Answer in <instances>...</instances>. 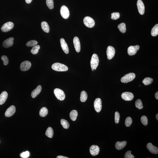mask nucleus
I'll list each match as a JSON object with an SVG mask.
<instances>
[{
    "instance_id": "f257e3e1",
    "label": "nucleus",
    "mask_w": 158,
    "mask_h": 158,
    "mask_svg": "<svg viewBox=\"0 0 158 158\" xmlns=\"http://www.w3.org/2000/svg\"><path fill=\"white\" fill-rule=\"evenodd\" d=\"M52 68L53 70L58 72H65L67 71L68 69L66 65L59 63H55L53 64L52 65Z\"/></svg>"
},
{
    "instance_id": "37998d69",
    "label": "nucleus",
    "mask_w": 158,
    "mask_h": 158,
    "mask_svg": "<svg viewBox=\"0 0 158 158\" xmlns=\"http://www.w3.org/2000/svg\"><path fill=\"white\" fill-rule=\"evenodd\" d=\"M57 158H68V157H66L64 156H59L57 157Z\"/></svg>"
},
{
    "instance_id": "79ce46f5",
    "label": "nucleus",
    "mask_w": 158,
    "mask_h": 158,
    "mask_svg": "<svg viewBox=\"0 0 158 158\" xmlns=\"http://www.w3.org/2000/svg\"><path fill=\"white\" fill-rule=\"evenodd\" d=\"M30 156L29 152L28 151L23 152L21 154L20 156L21 157L23 158H27L29 157Z\"/></svg>"
},
{
    "instance_id": "f3484780",
    "label": "nucleus",
    "mask_w": 158,
    "mask_h": 158,
    "mask_svg": "<svg viewBox=\"0 0 158 158\" xmlns=\"http://www.w3.org/2000/svg\"><path fill=\"white\" fill-rule=\"evenodd\" d=\"M14 38H10L6 40L3 43L2 45L4 47L8 48L12 46L13 44Z\"/></svg>"
},
{
    "instance_id": "c85d7f7f",
    "label": "nucleus",
    "mask_w": 158,
    "mask_h": 158,
    "mask_svg": "<svg viewBox=\"0 0 158 158\" xmlns=\"http://www.w3.org/2000/svg\"><path fill=\"white\" fill-rule=\"evenodd\" d=\"M118 28L122 33H125L126 32V25L124 23H122L118 25Z\"/></svg>"
},
{
    "instance_id": "ddd939ff",
    "label": "nucleus",
    "mask_w": 158,
    "mask_h": 158,
    "mask_svg": "<svg viewBox=\"0 0 158 158\" xmlns=\"http://www.w3.org/2000/svg\"><path fill=\"white\" fill-rule=\"evenodd\" d=\"M139 12L141 15H143L145 12V6L144 4L141 0H138L137 3Z\"/></svg>"
},
{
    "instance_id": "cd10ccee",
    "label": "nucleus",
    "mask_w": 158,
    "mask_h": 158,
    "mask_svg": "<svg viewBox=\"0 0 158 158\" xmlns=\"http://www.w3.org/2000/svg\"><path fill=\"white\" fill-rule=\"evenodd\" d=\"M151 33L153 36H156L158 35V24H156L152 28Z\"/></svg>"
},
{
    "instance_id": "7c9ffc66",
    "label": "nucleus",
    "mask_w": 158,
    "mask_h": 158,
    "mask_svg": "<svg viewBox=\"0 0 158 158\" xmlns=\"http://www.w3.org/2000/svg\"><path fill=\"white\" fill-rule=\"evenodd\" d=\"M153 82V79L150 77H146L142 81V82L145 85L150 84Z\"/></svg>"
},
{
    "instance_id": "473e14b6",
    "label": "nucleus",
    "mask_w": 158,
    "mask_h": 158,
    "mask_svg": "<svg viewBox=\"0 0 158 158\" xmlns=\"http://www.w3.org/2000/svg\"><path fill=\"white\" fill-rule=\"evenodd\" d=\"M40 48L39 45H36L35 46L33 47L31 50V52L33 54L35 55L38 53V51Z\"/></svg>"
},
{
    "instance_id": "49530a36",
    "label": "nucleus",
    "mask_w": 158,
    "mask_h": 158,
    "mask_svg": "<svg viewBox=\"0 0 158 158\" xmlns=\"http://www.w3.org/2000/svg\"><path fill=\"white\" fill-rule=\"evenodd\" d=\"M156 119H157V120H158V114H157L156 115Z\"/></svg>"
},
{
    "instance_id": "b1692460",
    "label": "nucleus",
    "mask_w": 158,
    "mask_h": 158,
    "mask_svg": "<svg viewBox=\"0 0 158 158\" xmlns=\"http://www.w3.org/2000/svg\"><path fill=\"white\" fill-rule=\"evenodd\" d=\"M78 113L76 110H73L69 114L71 120L73 121H75L76 120L78 116Z\"/></svg>"
},
{
    "instance_id": "0eeeda50",
    "label": "nucleus",
    "mask_w": 158,
    "mask_h": 158,
    "mask_svg": "<svg viewBox=\"0 0 158 158\" xmlns=\"http://www.w3.org/2000/svg\"><path fill=\"white\" fill-rule=\"evenodd\" d=\"M14 26L13 23L11 22H8L4 24L1 27V30L3 32H6L10 31Z\"/></svg>"
},
{
    "instance_id": "c756f323",
    "label": "nucleus",
    "mask_w": 158,
    "mask_h": 158,
    "mask_svg": "<svg viewBox=\"0 0 158 158\" xmlns=\"http://www.w3.org/2000/svg\"><path fill=\"white\" fill-rule=\"evenodd\" d=\"M61 123L64 128L66 129L69 128V124L67 121L63 119H61Z\"/></svg>"
},
{
    "instance_id": "393cba45",
    "label": "nucleus",
    "mask_w": 158,
    "mask_h": 158,
    "mask_svg": "<svg viewBox=\"0 0 158 158\" xmlns=\"http://www.w3.org/2000/svg\"><path fill=\"white\" fill-rule=\"evenodd\" d=\"M45 135L48 137L52 138L54 135L53 130L52 127H49L47 129L45 132Z\"/></svg>"
},
{
    "instance_id": "c03bdc74",
    "label": "nucleus",
    "mask_w": 158,
    "mask_h": 158,
    "mask_svg": "<svg viewBox=\"0 0 158 158\" xmlns=\"http://www.w3.org/2000/svg\"><path fill=\"white\" fill-rule=\"evenodd\" d=\"M25 2L27 4H30L32 2V0H25Z\"/></svg>"
},
{
    "instance_id": "5701e85b",
    "label": "nucleus",
    "mask_w": 158,
    "mask_h": 158,
    "mask_svg": "<svg viewBox=\"0 0 158 158\" xmlns=\"http://www.w3.org/2000/svg\"><path fill=\"white\" fill-rule=\"evenodd\" d=\"M41 26L42 29L45 32L48 33L50 31V27L47 23L43 22L41 23Z\"/></svg>"
},
{
    "instance_id": "f704fd0d",
    "label": "nucleus",
    "mask_w": 158,
    "mask_h": 158,
    "mask_svg": "<svg viewBox=\"0 0 158 158\" xmlns=\"http://www.w3.org/2000/svg\"><path fill=\"white\" fill-rule=\"evenodd\" d=\"M38 44L37 41L35 40L30 41L27 42L26 45L29 47H34L36 45Z\"/></svg>"
},
{
    "instance_id": "2eb2a0df",
    "label": "nucleus",
    "mask_w": 158,
    "mask_h": 158,
    "mask_svg": "<svg viewBox=\"0 0 158 158\" xmlns=\"http://www.w3.org/2000/svg\"><path fill=\"white\" fill-rule=\"evenodd\" d=\"M16 112V108L14 105H12L7 109L5 113L6 116L10 117L13 115Z\"/></svg>"
},
{
    "instance_id": "a18cd8bd",
    "label": "nucleus",
    "mask_w": 158,
    "mask_h": 158,
    "mask_svg": "<svg viewBox=\"0 0 158 158\" xmlns=\"http://www.w3.org/2000/svg\"><path fill=\"white\" fill-rule=\"evenodd\" d=\"M155 98H156V99L158 100V92H156V93L155 94Z\"/></svg>"
},
{
    "instance_id": "f8f14e48",
    "label": "nucleus",
    "mask_w": 158,
    "mask_h": 158,
    "mask_svg": "<svg viewBox=\"0 0 158 158\" xmlns=\"http://www.w3.org/2000/svg\"><path fill=\"white\" fill-rule=\"evenodd\" d=\"M121 97L125 100L131 101L133 99L134 95L132 92H125L122 94Z\"/></svg>"
},
{
    "instance_id": "a211bd4d",
    "label": "nucleus",
    "mask_w": 158,
    "mask_h": 158,
    "mask_svg": "<svg viewBox=\"0 0 158 158\" xmlns=\"http://www.w3.org/2000/svg\"><path fill=\"white\" fill-rule=\"evenodd\" d=\"M60 42L61 47L65 53L68 54L69 53V48L65 39L63 38H61L60 40Z\"/></svg>"
},
{
    "instance_id": "72a5a7b5",
    "label": "nucleus",
    "mask_w": 158,
    "mask_h": 158,
    "mask_svg": "<svg viewBox=\"0 0 158 158\" xmlns=\"http://www.w3.org/2000/svg\"><path fill=\"white\" fill-rule=\"evenodd\" d=\"M46 3L49 9H53L54 7L53 0H46Z\"/></svg>"
},
{
    "instance_id": "4be33fe9",
    "label": "nucleus",
    "mask_w": 158,
    "mask_h": 158,
    "mask_svg": "<svg viewBox=\"0 0 158 158\" xmlns=\"http://www.w3.org/2000/svg\"><path fill=\"white\" fill-rule=\"evenodd\" d=\"M8 93L5 91L3 92L0 95V105L5 103L8 97Z\"/></svg>"
},
{
    "instance_id": "4468645a",
    "label": "nucleus",
    "mask_w": 158,
    "mask_h": 158,
    "mask_svg": "<svg viewBox=\"0 0 158 158\" xmlns=\"http://www.w3.org/2000/svg\"><path fill=\"white\" fill-rule=\"evenodd\" d=\"M90 152L92 156H96L99 153L100 148L99 146L97 145H92L90 148Z\"/></svg>"
},
{
    "instance_id": "1a4fd4ad",
    "label": "nucleus",
    "mask_w": 158,
    "mask_h": 158,
    "mask_svg": "<svg viewBox=\"0 0 158 158\" xmlns=\"http://www.w3.org/2000/svg\"><path fill=\"white\" fill-rule=\"evenodd\" d=\"M94 107L96 112H99L101 110L102 108V100L100 98L95 99L94 103Z\"/></svg>"
},
{
    "instance_id": "e433bc0d",
    "label": "nucleus",
    "mask_w": 158,
    "mask_h": 158,
    "mask_svg": "<svg viewBox=\"0 0 158 158\" xmlns=\"http://www.w3.org/2000/svg\"><path fill=\"white\" fill-rule=\"evenodd\" d=\"M141 121L143 124L145 126H146L148 124V119L147 117L146 116L143 115L142 116L141 119Z\"/></svg>"
},
{
    "instance_id": "bb28decb",
    "label": "nucleus",
    "mask_w": 158,
    "mask_h": 158,
    "mask_svg": "<svg viewBox=\"0 0 158 158\" xmlns=\"http://www.w3.org/2000/svg\"><path fill=\"white\" fill-rule=\"evenodd\" d=\"M88 98V95L87 92L85 91H82L81 92L80 100L81 102H86Z\"/></svg>"
},
{
    "instance_id": "412c9836",
    "label": "nucleus",
    "mask_w": 158,
    "mask_h": 158,
    "mask_svg": "<svg viewBox=\"0 0 158 158\" xmlns=\"http://www.w3.org/2000/svg\"><path fill=\"white\" fill-rule=\"evenodd\" d=\"M127 144V142L124 141L122 142L117 141L115 145L116 149L118 150H120L123 149Z\"/></svg>"
},
{
    "instance_id": "6e6552de",
    "label": "nucleus",
    "mask_w": 158,
    "mask_h": 158,
    "mask_svg": "<svg viewBox=\"0 0 158 158\" xmlns=\"http://www.w3.org/2000/svg\"><path fill=\"white\" fill-rule=\"evenodd\" d=\"M115 50L113 47L111 46H108L106 51L108 59L109 60L112 59L115 56Z\"/></svg>"
},
{
    "instance_id": "7ed1b4c3",
    "label": "nucleus",
    "mask_w": 158,
    "mask_h": 158,
    "mask_svg": "<svg viewBox=\"0 0 158 158\" xmlns=\"http://www.w3.org/2000/svg\"><path fill=\"white\" fill-rule=\"evenodd\" d=\"M136 77L135 74L133 73H130L125 75L121 79V82L123 83H126L131 82Z\"/></svg>"
},
{
    "instance_id": "4c0bfd02",
    "label": "nucleus",
    "mask_w": 158,
    "mask_h": 158,
    "mask_svg": "<svg viewBox=\"0 0 158 158\" xmlns=\"http://www.w3.org/2000/svg\"><path fill=\"white\" fill-rule=\"evenodd\" d=\"M120 16V14L119 12H113L111 14V18L112 19L116 20L118 19Z\"/></svg>"
},
{
    "instance_id": "a19ab883",
    "label": "nucleus",
    "mask_w": 158,
    "mask_h": 158,
    "mask_svg": "<svg viewBox=\"0 0 158 158\" xmlns=\"http://www.w3.org/2000/svg\"><path fill=\"white\" fill-rule=\"evenodd\" d=\"M1 59L3 61V64L4 65H8V57L5 55H3L1 57Z\"/></svg>"
},
{
    "instance_id": "f03ea898",
    "label": "nucleus",
    "mask_w": 158,
    "mask_h": 158,
    "mask_svg": "<svg viewBox=\"0 0 158 158\" xmlns=\"http://www.w3.org/2000/svg\"><path fill=\"white\" fill-rule=\"evenodd\" d=\"M99 58L97 55L96 54H93L91 61V67L92 71L96 70L99 66Z\"/></svg>"
},
{
    "instance_id": "20e7f679",
    "label": "nucleus",
    "mask_w": 158,
    "mask_h": 158,
    "mask_svg": "<svg viewBox=\"0 0 158 158\" xmlns=\"http://www.w3.org/2000/svg\"><path fill=\"white\" fill-rule=\"evenodd\" d=\"M54 92L55 96L59 100L62 101L65 99V94L64 92L62 90L56 88L54 90Z\"/></svg>"
},
{
    "instance_id": "9d476101",
    "label": "nucleus",
    "mask_w": 158,
    "mask_h": 158,
    "mask_svg": "<svg viewBox=\"0 0 158 158\" xmlns=\"http://www.w3.org/2000/svg\"><path fill=\"white\" fill-rule=\"evenodd\" d=\"M139 48L140 47L139 45L134 46H131L128 48V53L130 56L134 55L136 54L137 51L139 50Z\"/></svg>"
},
{
    "instance_id": "423d86ee",
    "label": "nucleus",
    "mask_w": 158,
    "mask_h": 158,
    "mask_svg": "<svg viewBox=\"0 0 158 158\" xmlns=\"http://www.w3.org/2000/svg\"><path fill=\"white\" fill-rule=\"evenodd\" d=\"M61 16L65 19H67L69 16L70 13L69 9L66 6L63 5L61 7L60 9Z\"/></svg>"
},
{
    "instance_id": "c9c22d12",
    "label": "nucleus",
    "mask_w": 158,
    "mask_h": 158,
    "mask_svg": "<svg viewBox=\"0 0 158 158\" xmlns=\"http://www.w3.org/2000/svg\"><path fill=\"white\" fill-rule=\"evenodd\" d=\"M132 122V118L130 117H128L125 121V125L127 127H129L131 125Z\"/></svg>"
},
{
    "instance_id": "2f4dec72",
    "label": "nucleus",
    "mask_w": 158,
    "mask_h": 158,
    "mask_svg": "<svg viewBox=\"0 0 158 158\" xmlns=\"http://www.w3.org/2000/svg\"><path fill=\"white\" fill-rule=\"evenodd\" d=\"M135 105L136 107L137 108L139 109H143V103L141 100L137 99L135 102Z\"/></svg>"
},
{
    "instance_id": "dca6fc26",
    "label": "nucleus",
    "mask_w": 158,
    "mask_h": 158,
    "mask_svg": "<svg viewBox=\"0 0 158 158\" xmlns=\"http://www.w3.org/2000/svg\"><path fill=\"white\" fill-rule=\"evenodd\" d=\"M73 43L76 52H79L81 50V45L79 40L78 37H75L73 39Z\"/></svg>"
},
{
    "instance_id": "58836bf2",
    "label": "nucleus",
    "mask_w": 158,
    "mask_h": 158,
    "mask_svg": "<svg viewBox=\"0 0 158 158\" xmlns=\"http://www.w3.org/2000/svg\"><path fill=\"white\" fill-rule=\"evenodd\" d=\"M131 151L130 150L128 151L125 153L124 157L125 158H134V156L131 154Z\"/></svg>"
},
{
    "instance_id": "a878e982",
    "label": "nucleus",
    "mask_w": 158,
    "mask_h": 158,
    "mask_svg": "<svg viewBox=\"0 0 158 158\" xmlns=\"http://www.w3.org/2000/svg\"><path fill=\"white\" fill-rule=\"evenodd\" d=\"M48 113V109L46 108L45 107L41 108L40 111L39 115L41 117H45L47 115Z\"/></svg>"
},
{
    "instance_id": "6ab92c4d",
    "label": "nucleus",
    "mask_w": 158,
    "mask_h": 158,
    "mask_svg": "<svg viewBox=\"0 0 158 158\" xmlns=\"http://www.w3.org/2000/svg\"><path fill=\"white\" fill-rule=\"evenodd\" d=\"M147 148L151 153L154 154H157L158 149L156 146H154L151 143H149L147 145Z\"/></svg>"
},
{
    "instance_id": "ea45409f",
    "label": "nucleus",
    "mask_w": 158,
    "mask_h": 158,
    "mask_svg": "<svg viewBox=\"0 0 158 158\" xmlns=\"http://www.w3.org/2000/svg\"><path fill=\"white\" fill-rule=\"evenodd\" d=\"M120 119V115L118 112H115V122L116 124L119 123Z\"/></svg>"
},
{
    "instance_id": "9b49d317",
    "label": "nucleus",
    "mask_w": 158,
    "mask_h": 158,
    "mask_svg": "<svg viewBox=\"0 0 158 158\" xmlns=\"http://www.w3.org/2000/svg\"><path fill=\"white\" fill-rule=\"evenodd\" d=\"M31 64L30 62L25 61L22 63L20 66V69L22 71H27L30 68Z\"/></svg>"
},
{
    "instance_id": "aec40b11",
    "label": "nucleus",
    "mask_w": 158,
    "mask_h": 158,
    "mask_svg": "<svg viewBox=\"0 0 158 158\" xmlns=\"http://www.w3.org/2000/svg\"><path fill=\"white\" fill-rule=\"evenodd\" d=\"M41 90H42V87L41 85H39L31 92V96L33 98L36 97L39 94Z\"/></svg>"
},
{
    "instance_id": "39448f33",
    "label": "nucleus",
    "mask_w": 158,
    "mask_h": 158,
    "mask_svg": "<svg viewBox=\"0 0 158 158\" xmlns=\"http://www.w3.org/2000/svg\"><path fill=\"white\" fill-rule=\"evenodd\" d=\"M83 23L86 26L89 28L93 27L95 25L94 20L89 17H86L84 18Z\"/></svg>"
}]
</instances>
